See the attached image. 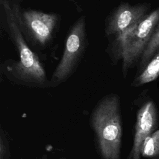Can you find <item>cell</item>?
I'll return each mask as SVG.
<instances>
[{"instance_id":"obj_1","label":"cell","mask_w":159,"mask_h":159,"mask_svg":"<svg viewBox=\"0 0 159 159\" xmlns=\"http://www.w3.org/2000/svg\"><path fill=\"white\" fill-rule=\"evenodd\" d=\"M91 119L102 158L120 159L122 128L118 96L112 94L103 98L94 109Z\"/></svg>"},{"instance_id":"obj_2","label":"cell","mask_w":159,"mask_h":159,"mask_svg":"<svg viewBox=\"0 0 159 159\" xmlns=\"http://www.w3.org/2000/svg\"><path fill=\"white\" fill-rule=\"evenodd\" d=\"M1 4L9 33L19 56V60L13 62L8 71H10L16 80L24 85L38 88H45L50 85L45 71L38 57L25 41L15 11L6 0H1Z\"/></svg>"},{"instance_id":"obj_3","label":"cell","mask_w":159,"mask_h":159,"mask_svg":"<svg viewBox=\"0 0 159 159\" xmlns=\"http://www.w3.org/2000/svg\"><path fill=\"white\" fill-rule=\"evenodd\" d=\"M159 21V7L148 13L135 27L117 38L125 72L145 51Z\"/></svg>"},{"instance_id":"obj_4","label":"cell","mask_w":159,"mask_h":159,"mask_svg":"<svg viewBox=\"0 0 159 159\" xmlns=\"http://www.w3.org/2000/svg\"><path fill=\"white\" fill-rule=\"evenodd\" d=\"M86 42L85 19L81 17L73 25L67 36L63 55L52 75L50 86H57L72 75L84 51Z\"/></svg>"},{"instance_id":"obj_5","label":"cell","mask_w":159,"mask_h":159,"mask_svg":"<svg viewBox=\"0 0 159 159\" xmlns=\"http://www.w3.org/2000/svg\"><path fill=\"white\" fill-rule=\"evenodd\" d=\"M150 6L147 4L130 5L122 3L109 18L106 32L115 35L117 38L135 27L148 14Z\"/></svg>"},{"instance_id":"obj_6","label":"cell","mask_w":159,"mask_h":159,"mask_svg":"<svg viewBox=\"0 0 159 159\" xmlns=\"http://www.w3.org/2000/svg\"><path fill=\"white\" fill-rule=\"evenodd\" d=\"M17 16L31 37L42 45H45L50 40L58 21L55 14L35 10H26L22 13L20 18L17 14Z\"/></svg>"},{"instance_id":"obj_7","label":"cell","mask_w":159,"mask_h":159,"mask_svg":"<svg viewBox=\"0 0 159 159\" xmlns=\"http://www.w3.org/2000/svg\"><path fill=\"white\" fill-rule=\"evenodd\" d=\"M157 116L155 104L149 101L139 110L135 126L133 145L126 159H140L145 139L151 134L157 126Z\"/></svg>"},{"instance_id":"obj_8","label":"cell","mask_w":159,"mask_h":159,"mask_svg":"<svg viewBox=\"0 0 159 159\" xmlns=\"http://www.w3.org/2000/svg\"><path fill=\"white\" fill-rule=\"evenodd\" d=\"M159 76V50L153 55L144 67L140 75L135 78L133 85L139 86L152 82Z\"/></svg>"},{"instance_id":"obj_9","label":"cell","mask_w":159,"mask_h":159,"mask_svg":"<svg viewBox=\"0 0 159 159\" xmlns=\"http://www.w3.org/2000/svg\"><path fill=\"white\" fill-rule=\"evenodd\" d=\"M159 50V21L153 35L143 52L140 61V68L143 69L153 55Z\"/></svg>"},{"instance_id":"obj_10","label":"cell","mask_w":159,"mask_h":159,"mask_svg":"<svg viewBox=\"0 0 159 159\" xmlns=\"http://www.w3.org/2000/svg\"><path fill=\"white\" fill-rule=\"evenodd\" d=\"M159 153V130L150 134L144 140L142 147V155L153 157Z\"/></svg>"},{"instance_id":"obj_11","label":"cell","mask_w":159,"mask_h":159,"mask_svg":"<svg viewBox=\"0 0 159 159\" xmlns=\"http://www.w3.org/2000/svg\"><path fill=\"white\" fill-rule=\"evenodd\" d=\"M0 159H10V148L6 131L1 129L0 132Z\"/></svg>"},{"instance_id":"obj_12","label":"cell","mask_w":159,"mask_h":159,"mask_svg":"<svg viewBox=\"0 0 159 159\" xmlns=\"http://www.w3.org/2000/svg\"><path fill=\"white\" fill-rule=\"evenodd\" d=\"M38 159H48L47 158V155L45 153V154H43L40 157H39Z\"/></svg>"},{"instance_id":"obj_13","label":"cell","mask_w":159,"mask_h":159,"mask_svg":"<svg viewBox=\"0 0 159 159\" xmlns=\"http://www.w3.org/2000/svg\"><path fill=\"white\" fill-rule=\"evenodd\" d=\"M61 159H66V158H61Z\"/></svg>"}]
</instances>
